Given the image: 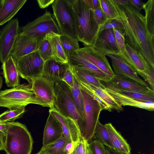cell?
Masks as SVG:
<instances>
[{
    "instance_id": "obj_1",
    "label": "cell",
    "mask_w": 154,
    "mask_h": 154,
    "mask_svg": "<svg viewBox=\"0 0 154 154\" xmlns=\"http://www.w3.org/2000/svg\"><path fill=\"white\" fill-rule=\"evenodd\" d=\"M123 26L125 42L139 52L154 69V36L147 28L145 16L133 7L109 0Z\"/></svg>"
},
{
    "instance_id": "obj_2",
    "label": "cell",
    "mask_w": 154,
    "mask_h": 154,
    "mask_svg": "<svg viewBox=\"0 0 154 154\" xmlns=\"http://www.w3.org/2000/svg\"><path fill=\"white\" fill-rule=\"evenodd\" d=\"M73 10L77 39L85 46H91L100 27L94 18L93 11L84 0H67Z\"/></svg>"
},
{
    "instance_id": "obj_3",
    "label": "cell",
    "mask_w": 154,
    "mask_h": 154,
    "mask_svg": "<svg viewBox=\"0 0 154 154\" xmlns=\"http://www.w3.org/2000/svg\"><path fill=\"white\" fill-rule=\"evenodd\" d=\"M6 122L4 145L6 154H31L33 141L26 126L18 122Z\"/></svg>"
},
{
    "instance_id": "obj_4",
    "label": "cell",
    "mask_w": 154,
    "mask_h": 154,
    "mask_svg": "<svg viewBox=\"0 0 154 154\" xmlns=\"http://www.w3.org/2000/svg\"><path fill=\"white\" fill-rule=\"evenodd\" d=\"M54 88L56 100L53 109L63 116L74 120L83 137L85 132L84 121L74 102L71 87L61 80L55 82Z\"/></svg>"
},
{
    "instance_id": "obj_5",
    "label": "cell",
    "mask_w": 154,
    "mask_h": 154,
    "mask_svg": "<svg viewBox=\"0 0 154 154\" xmlns=\"http://www.w3.org/2000/svg\"><path fill=\"white\" fill-rule=\"evenodd\" d=\"M35 104L47 107V105L36 97L31 85L20 84L10 89L0 91V106L9 109Z\"/></svg>"
},
{
    "instance_id": "obj_6",
    "label": "cell",
    "mask_w": 154,
    "mask_h": 154,
    "mask_svg": "<svg viewBox=\"0 0 154 154\" xmlns=\"http://www.w3.org/2000/svg\"><path fill=\"white\" fill-rule=\"evenodd\" d=\"M116 54L122 58L137 75L143 78L149 87L154 90V69L139 52L126 43L124 50Z\"/></svg>"
},
{
    "instance_id": "obj_7",
    "label": "cell",
    "mask_w": 154,
    "mask_h": 154,
    "mask_svg": "<svg viewBox=\"0 0 154 154\" xmlns=\"http://www.w3.org/2000/svg\"><path fill=\"white\" fill-rule=\"evenodd\" d=\"M53 17L61 32L77 38L74 13L67 0H55L52 4Z\"/></svg>"
},
{
    "instance_id": "obj_8",
    "label": "cell",
    "mask_w": 154,
    "mask_h": 154,
    "mask_svg": "<svg viewBox=\"0 0 154 154\" xmlns=\"http://www.w3.org/2000/svg\"><path fill=\"white\" fill-rule=\"evenodd\" d=\"M53 33L61 34L53 16L48 11L23 26L20 31L22 34L35 37H45Z\"/></svg>"
},
{
    "instance_id": "obj_9",
    "label": "cell",
    "mask_w": 154,
    "mask_h": 154,
    "mask_svg": "<svg viewBox=\"0 0 154 154\" xmlns=\"http://www.w3.org/2000/svg\"><path fill=\"white\" fill-rule=\"evenodd\" d=\"M81 89L84 100L85 132L83 137L89 142L94 136L99 115L103 109L96 100L86 91Z\"/></svg>"
},
{
    "instance_id": "obj_10",
    "label": "cell",
    "mask_w": 154,
    "mask_h": 154,
    "mask_svg": "<svg viewBox=\"0 0 154 154\" xmlns=\"http://www.w3.org/2000/svg\"><path fill=\"white\" fill-rule=\"evenodd\" d=\"M15 60L20 76L29 82L42 75L45 62L38 51Z\"/></svg>"
},
{
    "instance_id": "obj_11",
    "label": "cell",
    "mask_w": 154,
    "mask_h": 154,
    "mask_svg": "<svg viewBox=\"0 0 154 154\" xmlns=\"http://www.w3.org/2000/svg\"><path fill=\"white\" fill-rule=\"evenodd\" d=\"M20 28L16 18L8 22L0 31V61L3 63L10 55Z\"/></svg>"
},
{
    "instance_id": "obj_12",
    "label": "cell",
    "mask_w": 154,
    "mask_h": 154,
    "mask_svg": "<svg viewBox=\"0 0 154 154\" xmlns=\"http://www.w3.org/2000/svg\"><path fill=\"white\" fill-rule=\"evenodd\" d=\"M29 82L37 98L45 104L50 109H53L56 100L55 82L42 75Z\"/></svg>"
},
{
    "instance_id": "obj_13",
    "label": "cell",
    "mask_w": 154,
    "mask_h": 154,
    "mask_svg": "<svg viewBox=\"0 0 154 154\" xmlns=\"http://www.w3.org/2000/svg\"><path fill=\"white\" fill-rule=\"evenodd\" d=\"M45 37L18 35L10 54L16 60L27 54L37 51L38 47Z\"/></svg>"
},
{
    "instance_id": "obj_14",
    "label": "cell",
    "mask_w": 154,
    "mask_h": 154,
    "mask_svg": "<svg viewBox=\"0 0 154 154\" xmlns=\"http://www.w3.org/2000/svg\"><path fill=\"white\" fill-rule=\"evenodd\" d=\"M89 61L111 79L114 74L106 54L94 49L91 46H85L75 51Z\"/></svg>"
},
{
    "instance_id": "obj_15",
    "label": "cell",
    "mask_w": 154,
    "mask_h": 154,
    "mask_svg": "<svg viewBox=\"0 0 154 154\" xmlns=\"http://www.w3.org/2000/svg\"><path fill=\"white\" fill-rule=\"evenodd\" d=\"M91 46L105 54L107 53L116 54L120 52L113 29H106L98 32Z\"/></svg>"
},
{
    "instance_id": "obj_16",
    "label": "cell",
    "mask_w": 154,
    "mask_h": 154,
    "mask_svg": "<svg viewBox=\"0 0 154 154\" xmlns=\"http://www.w3.org/2000/svg\"><path fill=\"white\" fill-rule=\"evenodd\" d=\"M51 113L58 119L61 125L63 134L68 143L75 146L82 137L79 128L72 119L64 116L54 109H50Z\"/></svg>"
},
{
    "instance_id": "obj_17",
    "label": "cell",
    "mask_w": 154,
    "mask_h": 154,
    "mask_svg": "<svg viewBox=\"0 0 154 154\" xmlns=\"http://www.w3.org/2000/svg\"><path fill=\"white\" fill-rule=\"evenodd\" d=\"M106 55L111 60L114 75L133 79L147 87H149L145 81L140 78L136 72L121 57L115 53H107Z\"/></svg>"
},
{
    "instance_id": "obj_18",
    "label": "cell",
    "mask_w": 154,
    "mask_h": 154,
    "mask_svg": "<svg viewBox=\"0 0 154 154\" xmlns=\"http://www.w3.org/2000/svg\"><path fill=\"white\" fill-rule=\"evenodd\" d=\"M67 59L69 66L88 71L94 75L101 81L107 83L111 79L96 66L75 51L69 54Z\"/></svg>"
},
{
    "instance_id": "obj_19",
    "label": "cell",
    "mask_w": 154,
    "mask_h": 154,
    "mask_svg": "<svg viewBox=\"0 0 154 154\" xmlns=\"http://www.w3.org/2000/svg\"><path fill=\"white\" fill-rule=\"evenodd\" d=\"M116 88L143 93H153L154 90L131 79L114 75L109 82L105 83Z\"/></svg>"
},
{
    "instance_id": "obj_20",
    "label": "cell",
    "mask_w": 154,
    "mask_h": 154,
    "mask_svg": "<svg viewBox=\"0 0 154 154\" xmlns=\"http://www.w3.org/2000/svg\"><path fill=\"white\" fill-rule=\"evenodd\" d=\"M105 87V90L122 106H132L152 111L154 110V102L134 99L117 92L107 86Z\"/></svg>"
},
{
    "instance_id": "obj_21",
    "label": "cell",
    "mask_w": 154,
    "mask_h": 154,
    "mask_svg": "<svg viewBox=\"0 0 154 154\" xmlns=\"http://www.w3.org/2000/svg\"><path fill=\"white\" fill-rule=\"evenodd\" d=\"M49 113L44 130L42 146L56 141L63 134L59 121L51 113Z\"/></svg>"
},
{
    "instance_id": "obj_22",
    "label": "cell",
    "mask_w": 154,
    "mask_h": 154,
    "mask_svg": "<svg viewBox=\"0 0 154 154\" xmlns=\"http://www.w3.org/2000/svg\"><path fill=\"white\" fill-rule=\"evenodd\" d=\"M68 63L57 62L53 58L45 62L42 76L54 82L62 80Z\"/></svg>"
},
{
    "instance_id": "obj_23",
    "label": "cell",
    "mask_w": 154,
    "mask_h": 154,
    "mask_svg": "<svg viewBox=\"0 0 154 154\" xmlns=\"http://www.w3.org/2000/svg\"><path fill=\"white\" fill-rule=\"evenodd\" d=\"M3 76L8 87L14 88L20 84V75L16 61L11 55L2 66Z\"/></svg>"
},
{
    "instance_id": "obj_24",
    "label": "cell",
    "mask_w": 154,
    "mask_h": 154,
    "mask_svg": "<svg viewBox=\"0 0 154 154\" xmlns=\"http://www.w3.org/2000/svg\"><path fill=\"white\" fill-rule=\"evenodd\" d=\"M104 125L109 134L113 149L121 154H130L131 148L129 144L112 124L109 123Z\"/></svg>"
},
{
    "instance_id": "obj_25",
    "label": "cell",
    "mask_w": 154,
    "mask_h": 154,
    "mask_svg": "<svg viewBox=\"0 0 154 154\" xmlns=\"http://www.w3.org/2000/svg\"><path fill=\"white\" fill-rule=\"evenodd\" d=\"M26 0H5L0 10V26L11 20Z\"/></svg>"
},
{
    "instance_id": "obj_26",
    "label": "cell",
    "mask_w": 154,
    "mask_h": 154,
    "mask_svg": "<svg viewBox=\"0 0 154 154\" xmlns=\"http://www.w3.org/2000/svg\"><path fill=\"white\" fill-rule=\"evenodd\" d=\"M78 81L81 88L88 90L97 96L112 109L115 110L118 112H120L123 110L122 106L119 104L105 90L90 84L85 83Z\"/></svg>"
},
{
    "instance_id": "obj_27",
    "label": "cell",
    "mask_w": 154,
    "mask_h": 154,
    "mask_svg": "<svg viewBox=\"0 0 154 154\" xmlns=\"http://www.w3.org/2000/svg\"><path fill=\"white\" fill-rule=\"evenodd\" d=\"M53 33L48 35L52 51L53 58L57 62L68 63V61L59 40V35Z\"/></svg>"
},
{
    "instance_id": "obj_28",
    "label": "cell",
    "mask_w": 154,
    "mask_h": 154,
    "mask_svg": "<svg viewBox=\"0 0 154 154\" xmlns=\"http://www.w3.org/2000/svg\"><path fill=\"white\" fill-rule=\"evenodd\" d=\"M69 66L73 75L78 81L105 89V87L101 81L93 74L85 70Z\"/></svg>"
},
{
    "instance_id": "obj_29",
    "label": "cell",
    "mask_w": 154,
    "mask_h": 154,
    "mask_svg": "<svg viewBox=\"0 0 154 154\" xmlns=\"http://www.w3.org/2000/svg\"><path fill=\"white\" fill-rule=\"evenodd\" d=\"M71 89L74 102L84 123L83 97L79 83L74 75L73 85Z\"/></svg>"
},
{
    "instance_id": "obj_30",
    "label": "cell",
    "mask_w": 154,
    "mask_h": 154,
    "mask_svg": "<svg viewBox=\"0 0 154 154\" xmlns=\"http://www.w3.org/2000/svg\"><path fill=\"white\" fill-rule=\"evenodd\" d=\"M59 40L67 58L69 54L80 48L77 38L67 35L61 34L59 35Z\"/></svg>"
},
{
    "instance_id": "obj_31",
    "label": "cell",
    "mask_w": 154,
    "mask_h": 154,
    "mask_svg": "<svg viewBox=\"0 0 154 154\" xmlns=\"http://www.w3.org/2000/svg\"><path fill=\"white\" fill-rule=\"evenodd\" d=\"M68 143L63 134L57 140L45 146L40 150L46 154H65L64 149Z\"/></svg>"
},
{
    "instance_id": "obj_32",
    "label": "cell",
    "mask_w": 154,
    "mask_h": 154,
    "mask_svg": "<svg viewBox=\"0 0 154 154\" xmlns=\"http://www.w3.org/2000/svg\"><path fill=\"white\" fill-rule=\"evenodd\" d=\"M104 86H107L115 91L132 98L154 102V93H143L137 92L128 91L114 88L103 82Z\"/></svg>"
},
{
    "instance_id": "obj_33",
    "label": "cell",
    "mask_w": 154,
    "mask_h": 154,
    "mask_svg": "<svg viewBox=\"0 0 154 154\" xmlns=\"http://www.w3.org/2000/svg\"><path fill=\"white\" fill-rule=\"evenodd\" d=\"M94 135L103 145L113 149V146L109 134L104 125L98 121L95 130Z\"/></svg>"
},
{
    "instance_id": "obj_34",
    "label": "cell",
    "mask_w": 154,
    "mask_h": 154,
    "mask_svg": "<svg viewBox=\"0 0 154 154\" xmlns=\"http://www.w3.org/2000/svg\"><path fill=\"white\" fill-rule=\"evenodd\" d=\"M25 106L9 109L0 114V122H13L22 116L25 111Z\"/></svg>"
},
{
    "instance_id": "obj_35",
    "label": "cell",
    "mask_w": 154,
    "mask_h": 154,
    "mask_svg": "<svg viewBox=\"0 0 154 154\" xmlns=\"http://www.w3.org/2000/svg\"><path fill=\"white\" fill-rule=\"evenodd\" d=\"M48 35L41 43L37 50L44 62L53 58Z\"/></svg>"
},
{
    "instance_id": "obj_36",
    "label": "cell",
    "mask_w": 154,
    "mask_h": 154,
    "mask_svg": "<svg viewBox=\"0 0 154 154\" xmlns=\"http://www.w3.org/2000/svg\"><path fill=\"white\" fill-rule=\"evenodd\" d=\"M69 154H91L89 142L81 137L75 145L73 151Z\"/></svg>"
},
{
    "instance_id": "obj_37",
    "label": "cell",
    "mask_w": 154,
    "mask_h": 154,
    "mask_svg": "<svg viewBox=\"0 0 154 154\" xmlns=\"http://www.w3.org/2000/svg\"><path fill=\"white\" fill-rule=\"evenodd\" d=\"M102 10L108 19L117 18V16L109 0H99Z\"/></svg>"
},
{
    "instance_id": "obj_38",
    "label": "cell",
    "mask_w": 154,
    "mask_h": 154,
    "mask_svg": "<svg viewBox=\"0 0 154 154\" xmlns=\"http://www.w3.org/2000/svg\"><path fill=\"white\" fill-rule=\"evenodd\" d=\"M89 145L91 154H107L106 147L97 139L91 140Z\"/></svg>"
},
{
    "instance_id": "obj_39",
    "label": "cell",
    "mask_w": 154,
    "mask_h": 154,
    "mask_svg": "<svg viewBox=\"0 0 154 154\" xmlns=\"http://www.w3.org/2000/svg\"><path fill=\"white\" fill-rule=\"evenodd\" d=\"M113 28H115L123 31V25L117 18L107 19L105 24L100 28L98 32L105 29Z\"/></svg>"
},
{
    "instance_id": "obj_40",
    "label": "cell",
    "mask_w": 154,
    "mask_h": 154,
    "mask_svg": "<svg viewBox=\"0 0 154 154\" xmlns=\"http://www.w3.org/2000/svg\"><path fill=\"white\" fill-rule=\"evenodd\" d=\"M94 18L98 26L100 28L106 22L107 18L101 6L93 11Z\"/></svg>"
},
{
    "instance_id": "obj_41",
    "label": "cell",
    "mask_w": 154,
    "mask_h": 154,
    "mask_svg": "<svg viewBox=\"0 0 154 154\" xmlns=\"http://www.w3.org/2000/svg\"><path fill=\"white\" fill-rule=\"evenodd\" d=\"M113 29L116 43L120 52L122 51L125 49V44L124 33L120 30L115 28H113Z\"/></svg>"
},
{
    "instance_id": "obj_42",
    "label": "cell",
    "mask_w": 154,
    "mask_h": 154,
    "mask_svg": "<svg viewBox=\"0 0 154 154\" xmlns=\"http://www.w3.org/2000/svg\"><path fill=\"white\" fill-rule=\"evenodd\" d=\"M62 80L66 83L70 87L73 86V75L69 66L66 68Z\"/></svg>"
},
{
    "instance_id": "obj_43",
    "label": "cell",
    "mask_w": 154,
    "mask_h": 154,
    "mask_svg": "<svg viewBox=\"0 0 154 154\" xmlns=\"http://www.w3.org/2000/svg\"><path fill=\"white\" fill-rule=\"evenodd\" d=\"M130 5L133 7L137 11L141 12L143 9L145 3L141 0H129Z\"/></svg>"
},
{
    "instance_id": "obj_44",
    "label": "cell",
    "mask_w": 154,
    "mask_h": 154,
    "mask_svg": "<svg viewBox=\"0 0 154 154\" xmlns=\"http://www.w3.org/2000/svg\"><path fill=\"white\" fill-rule=\"evenodd\" d=\"M87 5L92 11L95 10L101 6L99 0H84Z\"/></svg>"
},
{
    "instance_id": "obj_45",
    "label": "cell",
    "mask_w": 154,
    "mask_h": 154,
    "mask_svg": "<svg viewBox=\"0 0 154 154\" xmlns=\"http://www.w3.org/2000/svg\"><path fill=\"white\" fill-rule=\"evenodd\" d=\"M54 0H38V4L39 7L42 9L47 8L53 3Z\"/></svg>"
},
{
    "instance_id": "obj_46",
    "label": "cell",
    "mask_w": 154,
    "mask_h": 154,
    "mask_svg": "<svg viewBox=\"0 0 154 154\" xmlns=\"http://www.w3.org/2000/svg\"><path fill=\"white\" fill-rule=\"evenodd\" d=\"M75 146L71 143H67L64 149L65 154H70L73 151Z\"/></svg>"
},
{
    "instance_id": "obj_47",
    "label": "cell",
    "mask_w": 154,
    "mask_h": 154,
    "mask_svg": "<svg viewBox=\"0 0 154 154\" xmlns=\"http://www.w3.org/2000/svg\"><path fill=\"white\" fill-rule=\"evenodd\" d=\"M5 135L0 132V151L4 150V142Z\"/></svg>"
},
{
    "instance_id": "obj_48",
    "label": "cell",
    "mask_w": 154,
    "mask_h": 154,
    "mask_svg": "<svg viewBox=\"0 0 154 154\" xmlns=\"http://www.w3.org/2000/svg\"><path fill=\"white\" fill-rule=\"evenodd\" d=\"M7 129L6 122H0V132L5 135Z\"/></svg>"
},
{
    "instance_id": "obj_49",
    "label": "cell",
    "mask_w": 154,
    "mask_h": 154,
    "mask_svg": "<svg viewBox=\"0 0 154 154\" xmlns=\"http://www.w3.org/2000/svg\"><path fill=\"white\" fill-rule=\"evenodd\" d=\"M118 4L122 5H130L129 0H114Z\"/></svg>"
},
{
    "instance_id": "obj_50",
    "label": "cell",
    "mask_w": 154,
    "mask_h": 154,
    "mask_svg": "<svg viewBox=\"0 0 154 154\" xmlns=\"http://www.w3.org/2000/svg\"><path fill=\"white\" fill-rule=\"evenodd\" d=\"M106 149L107 154H121L114 151L113 149L106 147ZM130 154H131V153Z\"/></svg>"
},
{
    "instance_id": "obj_51",
    "label": "cell",
    "mask_w": 154,
    "mask_h": 154,
    "mask_svg": "<svg viewBox=\"0 0 154 154\" xmlns=\"http://www.w3.org/2000/svg\"><path fill=\"white\" fill-rule=\"evenodd\" d=\"M5 0H0V10L4 4Z\"/></svg>"
},
{
    "instance_id": "obj_52",
    "label": "cell",
    "mask_w": 154,
    "mask_h": 154,
    "mask_svg": "<svg viewBox=\"0 0 154 154\" xmlns=\"http://www.w3.org/2000/svg\"><path fill=\"white\" fill-rule=\"evenodd\" d=\"M3 84V79L2 77L0 76V90L2 88Z\"/></svg>"
},
{
    "instance_id": "obj_53",
    "label": "cell",
    "mask_w": 154,
    "mask_h": 154,
    "mask_svg": "<svg viewBox=\"0 0 154 154\" xmlns=\"http://www.w3.org/2000/svg\"><path fill=\"white\" fill-rule=\"evenodd\" d=\"M36 154H46V153H44L40 150L38 153Z\"/></svg>"
},
{
    "instance_id": "obj_54",
    "label": "cell",
    "mask_w": 154,
    "mask_h": 154,
    "mask_svg": "<svg viewBox=\"0 0 154 154\" xmlns=\"http://www.w3.org/2000/svg\"></svg>"
}]
</instances>
